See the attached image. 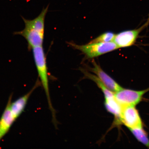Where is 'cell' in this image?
Listing matches in <instances>:
<instances>
[{"label": "cell", "mask_w": 149, "mask_h": 149, "mask_svg": "<svg viewBox=\"0 0 149 149\" xmlns=\"http://www.w3.org/2000/svg\"><path fill=\"white\" fill-rule=\"evenodd\" d=\"M48 7V5L46 8L43 9L40 15L33 19H27L22 17L25 23V28L23 30L14 33L26 39L28 49L30 51L33 48L42 46L44 37L45 20Z\"/></svg>", "instance_id": "obj_1"}, {"label": "cell", "mask_w": 149, "mask_h": 149, "mask_svg": "<svg viewBox=\"0 0 149 149\" xmlns=\"http://www.w3.org/2000/svg\"><path fill=\"white\" fill-rule=\"evenodd\" d=\"M120 120L129 129L143 127L142 120L134 106L122 107Z\"/></svg>", "instance_id": "obj_6"}, {"label": "cell", "mask_w": 149, "mask_h": 149, "mask_svg": "<svg viewBox=\"0 0 149 149\" xmlns=\"http://www.w3.org/2000/svg\"><path fill=\"white\" fill-rule=\"evenodd\" d=\"M115 34L111 31H107L102 33L96 38L91 41L89 43L106 42H113Z\"/></svg>", "instance_id": "obj_12"}, {"label": "cell", "mask_w": 149, "mask_h": 149, "mask_svg": "<svg viewBox=\"0 0 149 149\" xmlns=\"http://www.w3.org/2000/svg\"><path fill=\"white\" fill-rule=\"evenodd\" d=\"M68 44L74 49L82 52L88 59L94 58L119 48L113 42L89 43L84 45H78L72 42H69Z\"/></svg>", "instance_id": "obj_3"}, {"label": "cell", "mask_w": 149, "mask_h": 149, "mask_svg": "<svg viewBox=\"0 0 149 149\" xmlns=\"http://www.w3.org/2000/svg\"><path fill=\"white\" fill-rule=\"evenodd\" d=\"M149 24V22H146L139 29L124 31L115 34L113 42L119 48L129 47L135 43L139 33Z\"/></svg>", "instance_id": "obj_5"}, {"label": "cell", "mask_w": 149, "mask_h": 149, "mask_svg": "<svg viewBox=\"0 0 149 149\" xmlns=\"http://www.w3.org/2000/svg\"><path fill=\"white\" fill-rule=\"evenodd\" d=\"M149 91V88L143 91H136L123 88L114 93V95L121 107L127 106L135 107L141 101L143 95Z\"/></svg>", "instance_id": "obj_4"}, {"label": "cell", "mask_w": 149, "mask_h": 149, "mask_svg": "<svg viewBox=\"0 0 149 149\" xmlns=\"http://www.w3.org/2000/svg\"><path fill=\"white\" fill-rule=\"evenodd\" d=\"M40 81L37 82L34 86L29 92L20 97L14 102H11L10 104V109L13 115H14L16 120L17 119L25 110L26 106L27 105L28 100L30 97L35 89L36 88L40 85Z\"/></svg>", "instance_id": "obj_9"}, {"label": "cell", "mask_w": 149, "mask_h": 149, "mask_svg": "<svg viewBox=\"0 0 149 149\" xmlns=\"http://www.w3.org/2000/svg\"><path fill=\"white\" fill-rule=\"evenodd\" d=\"M147 22H149V15H148V20H147Z\"/></svg>", "instance_id": "obj_13"}, {"label": "cell", "mask_w": 149, "mask_h": 149, "mask_svg": "<svg viewBox=\"0 0 149 149\" xmlns=\"http://www.w3.org/2000/svg\"><path fill=\"white\" fill-rule=\"evenodd\" d=\"M106 109L115 117L118 122H120V115L122 107L117 102L115 95L105 98L104 102Z\"/></svg>", "instance_id": "obj_10"}, {"label": "cell", "mask_w": 149, "mask_h": 149, "mask_svg": "<svg viewBox=\"0 0 149 149\" xmlns=\"http://www.w3.org/2000/svg\"><path fill=\"white\" fill-rule=\"evenodd\" d=\"M92 64L93 67H88V70H86L96 74L108 89L115 93L123 88L114 79L104 71L95 60L93 61Z\"/></svg>", "instance_id": "obj_7"}, {"label": "cell", "mask_w": 149, "mask_h": 149, "mask_svg": "<svg viewBox=\"0 0 149 149\" xmlns=\"http://www.w3.org/2000/svg\"><path fill=\"white\" fill-rule=\"evenodd\" d=\"M33 58L36 65L38 77L45 92L49 109L51 111L54 124L57 122L56 117V112L52 105L50 97L48 72L46 58L42 46L33 48Z\"/></svg>", "instance_id": "obj_2"}, {"label": "cell", "mask_w": 149, "mask_h": 149, "mask_svg": "<svg viewBox=\"0 0 149 149\" xmlns=\"http://www.w3.org/2000/svg\"><path fill=\"white\" fill-rule=\"evenodd\" d=\"M138 141L149 148V139L143 127L130 129Z\"/></svg>", "instance_id": "obj_11"}, {"label": "cell", "mask_w": 149, "mask_h": 149, "mask_svg": "<svg viewBox=\"0 0 149 149\" xmlns=\"http://www.w3.org/2000/svg\"><path fill=\"white\" fill-rule=\"evenodd\" d=\"M12 94H11L0 118V141L8 133L11 127L16 120L10 109V104L12 102Z\"/></svg>", "instance_id": "obj_8"}]
</instances>
